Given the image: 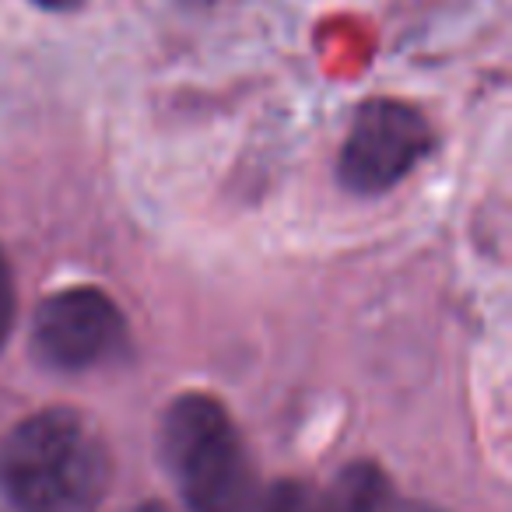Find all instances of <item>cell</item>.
<instances>
[{
    "label": "cell",
    "instance_id": "277c9868",
    "mask_svg": "<svg viewBox=\"0 0 512 512\" xmlns=\"http://www.w3.org/2000/svg\"><path fill=\"white\" fill-rule=\"evenodd\" d=\"M127 320L113 295L74 285L50 295L32 320V355L53 372H88L120 358Z\"/></svg>",
    "mask_w": 512,
    "mask_h": 512
},
{
    "label": "cell",
    "instance_id": "52a82bcc",
    "mask_svg": "<svg viewBox=\"0 0 512 512\" xmlns=\"http://www.w3.org/2000/svg\"><path fill=\"white\" fill-rule=\"evenodd\" d=\"M137 512H169V509H165V505H158V502H148V505H141Z\"/></svg>",
    "mask_w": 512,
    "mask_h": 512
},
{
    "label": "cell",
    "instance_id": "3957f363",
    "mask_svg": "<svg viewBox=\"0 0 512 512\" xmlns=\"http://www.w3.org/2000/svg\"><path fill=\"white\" fill-rule=\"evenodd\" d=\"M432 151V127L400 99H372L351 120L337 155V179L358 197L386 193Z\"/></svg>",
    "mask_w": 512,
    "mask_h": 512
},
{
    "label": "cell",
    "instance_id": "ba28073f",
    "mask_svg": "<svg viewBox=\"0 0 512 512\" xmlns=\"http://www.w3.org/2000/svg\"><path fill=\"white\" fill-rule=\"evenodd\" d=\"M404 512H432V509H404Z\"/></svg>",
    "mask_w": 512,
    "mask_h": 512
},
{
    "label": "cell",
    "instance_id": "5b68a950",
    "mask_svg": "<svg viewBox=\"0 0 512 512\" xmlns=\"http://www.w3.org/2000/svg\"><path fill=\"white\" fill-rule=\"evenodd\" d=\"M256 512H404L393 484L376 463H351L323 484L281 481Z\"/></svg>",
    "mask_w": 512,
    "mask_h": 512
},
{
    "label": "cell",
    "instance_id": "7a4b0ae2",
    "mask_svg": "<svg viewBox=\"0 0 512 512\" xmlns=\"http://www.w3.org/2000/svg\"><path fill=\"white\" fill-rule=\"evenodd\" d=\"M162 453L190 512H256L253 463L232 414L207 393H183L162 418Z\"/></svg>",
    "mask_w": 512,
    "mask_h": 512
},
{
    "label": "cell",
    "instance_id": "6da1fadb",
    "mask_svg": "<svg viewBox=\"0 0 512 512\" xmlns=\"http://www.w3.org/2000/svg\"><path fill=\"white\" fill-rule=\"evenodd\" d=\"M113 456L71 407H46L0 439V512H99Z\"/></svg>",
    "mask_w": 512,
    "mask_h": 512
},
{
    "label": "cell",
    "instance_id": "8992f818",
    "mask_svg": "<svg viewBox=\"0 0 512 512\" xmlns=\"http://www.w3.org/2000/svg\"><path fill=\"white\" fill-rule=\"evenodd\" d=\"M15 309H18L15 278H11L8 256L0 253V348H4V341H8V334H11V327H15Z\"/></svg>",
    "mask_w": 512,
    "mask_h": 512
}]
</instances>
